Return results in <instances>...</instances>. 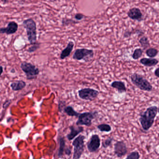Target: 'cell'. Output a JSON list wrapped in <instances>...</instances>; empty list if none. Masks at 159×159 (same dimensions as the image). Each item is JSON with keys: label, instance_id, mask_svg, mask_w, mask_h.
<instances>
[{"label": "cell", "instance_id": "25", "mask_svg": "<svg viewBox=\"0 0 159 159\" xmlns=\"http://www.w3.org/2000/svg\"><path fill=\"white\" fill-rule=\"evenodd\" d=\"M140 155L137 151L132 152L127 155L125 159H139Z\"/></svg>", "mask_w": 159, "mask_h": 159}, {"label": "cell", "instance_id": "4", "mask_svg": "<svg viewBox=\"0 0 159 159\" xmlns=\"http://www.w3.org/2000/svg\"><path fill=\"white\" fill-rule=\"evenodd\" d=\"M22 71L25 74L28 80L36 79L39 74L40 70L35 65L29 62H23L20 65Z\"/></svg>", "mask_w": 159, "mask_h": 159}, {"label": "cell", "instance_id": "19", "mask_svg": "<svg viewBox=\"0 0 159 159\" xmlns=\"http://www.w3.org/2000/svg\"><path fill=\"white\" fill-rule=\"evenodd\" d=\"M139 42L140 43L141 47L143 48L144 50H146L150 46L149 41L148 37L146 36H144L140 38V39L139 41Z\"/></svg>", "mask_w": 159, "mask_h": 159}, {"label": "cell", "instance_id": "11", "mask_svg": "<svg viewBox=\"0 0 159 159\" xmlns=\"http://www.w3.org/2000/svg\"><path fill=\"white\" fill-rule=\"evenodd\" d=\"M128 17L134 21L141 22L143 20V14L141 12L140 9L136 7L131 8L127 12Z\"/></svg>", "mask_w": 159, "mask_h": 159}, {"label": "cell", "instance_id": "3", "mask_svg": "<svg viewBox=\"0 0 159 159\" xmlns=\"http://www.w3.org/2000/svg\"><path fill=\"white\" fill-rule=\"evenodd\" d=\"M130 78L132 83L140 90L146 92L152 91V86L150 83L140 74L133 73Z\"/></svg>", "mask_w": 159, "mask_h": 159}, {"label": "cell", "instance_id": "23", "mask_svg": "<svg viewBox=\"0 0 159 159\" xmlns=\"http://www.w3.org/2000/svg\"><path fill=\"white\" fill-rule=\"evenodd\" d=\"M143 53V50L141 48H137L134 51L133 55H132V58L134 60H138L140 57H141Z\"/></svg>", "mask_w": 159, "mask_h": 159}, {"label": "cell", "instance_id": "18", "mask_svg": "<svg viewBox=\"0 0 159 159\" xmlns=\"http://www.w3.org/2000/svg\"><path fill=\"white\" fill-rule=\"evenodd\" d=\"M63 111L67 115L69 116H71V117L75 116V117H78L80 114V113L75 111L73 108L71 106H67V107H65V108L63 110Z\"/></svg>", "mask_w": 159, "mask_h": 159}, {"label": "cell", "instance_id": "37", "mask_svg": "<svg viewBox=\"0 0 159 159\" xmlns=\"http://www.w3.org/2000/svg\"><path fill=\"white\" fill-rule=\"evenodd\" d=\"M107 159H112V158H110V157H108V158H107Z\"/></svg>", "mask_w": 159, "mask_h": 159}, {"label": "cell", "instance_id": "29", "mask_svg": "<svg viewBox=\"0 0 159 159\" xmlns=\"http://www.w3.org/2000/svg\"><path fill=\"white\" fill-rule=\"evenodd\" d=\"M11 99L6 100V101L4 102V103H3L2 107H3V108L4 109L6 110V109L9 107V106L11 105Z\"/></svg>", "mask_w": 159, "mask_h": 159}, {"label": "cell", "instance_id": "38", "mask_svg": "<svg viewBox=\"0 0 159 159\" xmlns=\"http://www.w3.org/2000/svg\"><path fill=\"white\" fill-rule=\"evenodd\" d=\"M158 113H159V107H158Z\"/></svg>", "mask_w": 159, "mask_h": 159}, {"label": "cell", "instance_id": "14", "mask_svg": "<svg viewBox=\"0 0 159 159\" xmlns=\"http://www.w3.org/2000/svg\"><path fill=\"white\" fill-rule=\"evenodd\" d=\"M70 133L67 135V138L69 140H72L75 137L84 131V128L82 126L75 127L72 125L70 127Z\"/></svg>", "mask_w": 159, "mask_h": 159}, {"label": "cell", "instance_id": "6", "mask_svg": "<svg viewBox=\"0 0 159 159\" xmlns=\"http://www.w3.org/2000/svg\"><path fill=\"white\" fill-rule=\"evenodd\" d=\"M85 137L84 136L80 135L76 138L72 142V145L74 147L73 159H80L84 151V142Z\"/></svg>", "mask_w": 159, "mask_h": 159}, {"label": "cell", "instance_id": "35", "mask_svg": "<svg viewBox=\"0 0 159 159\" xmlns=\"http://www.w3.org/2000/svg\"><path fill=\"white\" fill-rule=\"evenodd\" d=\"M15 70L14 69H12L11 70V73H15Z\"/></svg>", "mask_w": 159, "mask_h": 159}, {"label": "cell", "instance_id": "2", "mask_svg": "<svg viewBox=\"0 0 159 159\" xmlns=\"http://www.w3.org/2000/svg\"><path fill=\"white\" fill-rule=\"evenodd\" d=\"M24 27L26 30L28 40L31 44L37 43V28L36 22L32 18L24 20L23 23Z\"/></svg>", "mask_w": 159, "mask_h": 159}, {"label": "cell", "instance_id": "26", "mask_svg": "<svg viewBox=\"0 0 159 159\" xmlns=\"http://www.w3.org/2000/svg\"><path fill=\"white\" fill-rule=\"evenodd\" d=\"M79 23V22L77 21H74L72 19H65L63 18L62 20V24L63 26L69 25L70 24H77Z\"/></svg>", "mask_w": 159, "mask_h": 159}, {"label": "cell", "instance_id": "13", "mask_svg": "<svg viewBox=\"0 0 159 159\" xmlns=\"http://www.w3.org/2000/svg\"><path fill=\"white\" fill-rule=\"evenodd\" d=\"M74 46V42L72 41H70L68 43L66 47L61 52L60 56V59L63 60V59L68 57L73 51Z\"/></svg>", "mask_w": 159, "mask_h": 159}, {"label": "cell", "instance_id": "32", "mask_svg": "<svg viewBox=\"0 0 159 159\" xmlns=\"http://www.w3.org/2000/svg\"><path fill=\"white\" fill-rule=\"evenodd\" d=\"M135 33L137 35L138 37H141V36L144 35V31L141 30L139 29L136 30L135 31Z\"/></svg>", "mask_w": 159, "mask_h": 159}, {"label": "cell", "instance_id": "22", "mask_svg": "<svg viewBox=\"0 0 159 159\" xmlns=\"http://www.w3.org/2000/svg\"><path fill=\"white\" fill-rule=\"evenodd\" d=\"M159 51L154 48H150L146 51V54L147 56L150 58H153L158 55Z\"/></svg>", "mask_w": 159, "mask_h": 159}, {"label": "cell", "instance_id": "34", "mask_svg": "<svg viewBox=\"0 0 159 159\" xmlns=\"http://www.w3.org/2000/svg\"><path fill=\"white\" fill-rule=\"evenodd\" d=\"M65 152H66V154H67L68 155H70L71 153V150L70 149L67 148L66 149V151H65Z\"/></svg>", "mask_w": 159, "mask_h": 159}, {"label": "cell", "instance_id": "9", "mask_svg": "<svg viewBox=\"0 0 159 159\" xmlns=\"http://www.w3.org/2000/svg\"><path fill=\"white\" fill-rule=\"evenodd\" d=\"M128 152V148L124 141H118L114 144V154L118 158H120L125 156Z\"/></svg>", "mask_w": 159, "mask_h": 159}, {"label": "cell", "instance_id": "30", "mask_svg": "<svg viewBox=\"0 0 159 159\" xmlns=\"http://www.w3.org/2000/svg\"><path fill=\"white\" fill-rule=\"evenodd\" d=\"M132 34H133V32L132 31H130L129 30H126L124 33L123 37L125 39H127L130 38L132 36Z\"/></svg>", "mask_w": 159, "mask_h": 159}, {"label": "cell", "instance_id": "1", "mask_svg": "<svg viewBox=\"0 0 159 159\" xmlns=\"http://www.w3.org/2000/svg\"><path fill=\"white\" fill-rule=\"evenodd\" d=\"M158 111V107L153 106L149 107L139 114V122L144 131H148L152 126Z\"/></svg>", "mask_w": 159, "mask_h": 159}, {"label": "cell", "instance_id": "33", "mask_svg": "<svg viewBox=\"0 0 159 159\" xmlns=\"http://www.w3.org/2000/svg\"><path fill=\"white\" fill-rule=\"evenodd\" d=\"M154 74L156 77L159 78V67L154 70Z\"/></svg>", "mask_w": 159, "mask_h": 159}, {"label": "cell", "instance_id": "7", "mask_svg": "<svg viewBox=\"0 0 159 159\" xmlns=\"http://www.w3.org/2000/svg\"><path fill=\"white\" fill-rule=\"evenodd\" d=\"M98 112L97 111L93 112H85L80 113L78 120L76 122L77 125H84L89 126L92 125V120L95 118Z\"/></svg>", "mask_w": 159, "mask_h": 159}, {"label": "cell", "instance_id": "17", "mask_svg": "<svg viewBox=\"0 0 159 159\" xmlns=\"http://www.w3.org/2000/svg\"><path fill=\"white\" fill-rule=\"evenodd\" d=\"M26 86L25 82L23 80H18L13 82L10 84L12 90L14 91H18L23 90Z\"/></svg>", "mask_w": 159, "mask_h": 159}, {"label": "cell", "instance_id": "31", "mask_svg": "<svg viewBox=\"0 0 159 159\" xmlns=\"http://www.w3.org/2000/svg\"><path fill=\"white\" fill-rule=\"evenodd\" d=\"M66 102L64 101H60L59 102V105H58V108H59V110L60 111H62V108H63V110L66 107Z\"/></svg>", "mask_w": 159, "mask_h": 159}, {"label": "cell", "instance_id": "12", "mask_svg": "<svg viewBox=\"0 0 159 159\" xmlns=\"http://www.w3.org/2000/svg\"><path fill=\"white\" fill-rule=\"evenodd\" d=\"M18 24L15 21H11L8 23L6 28L2 27L0 29L2 34H6L10 35L15 34L18 30Z\"/></svg>", "mask_w": 159, "mask_h": 159}, {"label": "cell", "instance_id": "5", "mask_svg": "<svg viewBox=\"0 0 159 159\" xmlns=\"http://www.w3.org/2000/svg\"><path fill=\"white\" fill-rule=\"evenodd\" d=\"M94 56V52L91 49H78L75 51L73 54L72 58L74 60L84 61L85 62H90L93 59Z\"/></svg>", "mask_w": 159, "mask_h": 159}, {"label": "cell", "instance_id": "24", "mask_svg": "<svg viewBox=\"0 0 159 159\" xmlns=\"http://www.w3.org/2000/svg\"><path fill=\"white\" fill-rule=\"evenodd\" d=\"M114 138L112 137H109L102 142V147L104 148H107L112 145Z\"/></svg>", "mask_w": 159, "mask_h": 159}, {"label": "cell", "instance_id": "21", "mask_svg": "<svg viewBox=\"0 0 159 159\" xmlns=\"http://www.w3.org/2000/svg\"><path fill=\"white\" fill-rule=\"evenodd\" d=\"M98 129L102 132L109 133L111 131V126L110 125L107 124H101L97 126Z\"/></svg>", "mask_w": 159, "mask_h": 159}, {"label": "cell", "instance_id": "10", "mask_svg": "<svg viewBox=\"0 0 159 159\" xmlns=\"http://www.w3.org/2000/svg\"><path fill=\"white\" fill-rule=\"evenodd\" d=\"M101 145V140L99 136L97 134L93 135L87 143V148L90 152H96Z\"/></svg>", "mask_w": 159, "mask_h": 159}, {"label": "cell", "instance_id": "27", "mask_svg": "<svg viewBox=\"0 0 159 159\" xmlns=\"http://www.w3.org/2000/svg\"><path fill=\"white\" fill-rule=\"evenodd\" d=\"M39 47V43H35V44H33L31 47H30V48L28 49L27 51L29 53H33L34 52H36Z\"/></svg>", "mask_w": 159, "mask_h": 159}, {"label": "cell", "instance_id": "36", "mask_svg": "<svg viewBox=\"0 0 159 159\" xmlns=\"http://www.w3.org/2000/svg\"><path fill=\"white\" fill-rule=\"evenodd\" d=\"M1 70H2L1 75H2V73H3V67H2V66H1Z\"/></svg>", "mask_w": 159, "mask_h": 159}, {"label": "cell", "instance_id": "16", "mask_svg": "<svg viewBox=\"0 0 159 159\" xmlns=\"http://www.w3.org/2000/svg\"><path fill=\"white\" fill-rule=\"evenodd\" d=\"M140 64L146 67H153L159 63L157 59L152 58H142L140 60Z\"/></svg>", "mask_w": 159, "mask_h": 159}, {"label": "cell", "instance_id": "8", "mask_svg": "<svg viewBox=\"0 0 159 159\" xmlns=\"http://www.w3.org/2000/svg\"><path fill=\"white\" fill-rule=\"evenodd\" d=\"M78 94L79 97L82 99L93 101L98 97L99 92L93 88H85L79 90Z\"/></svg>", "mask_w": 159, "mask_h": 159}, {"label": "cell", "instance_id": "20", "mask_svg": "<svg viewBox=\"0 0 159 159\" xmlns=\"http://www.w3.org/2000/svg\"><path fill=\"white\" fill-rule=\"evenodd\" d=\"M59 148L58 150V156L59 158L62 157L64 153V150L66 148V141L64 138L60 137L59 139Z\"/></svg>", "mask_w": 159, "mask_h": 159}, {"label": "cell", "instance_id": "28", "mask_svg": "<svg viewBox=\"0 0 159 159\" xmlns=\"http://www.w3.org/2000/svg\"><path fill=\"white\" fill-rule=\"evenodd\" d=\"M85 17L84 15L82 14L77 13L75 15V19L77 21H81Z\"/></svg>", "mask_w": 159, "mask_h": 159}, {"label": "cell", "instance_id": "15", "mask_svg": "<svg viewBox=\"0 0 159 159\" xmlns=\"http://www.w3.org/2000/svg\"><path fill=\"white\" fill-rule=\"evenodd\" d=\"M111 86L114 89H117L119 93H126L127 91L125 84L121 81H114L111 84Z\"/></svg>", "mask_w": 159, "mask_h": 159}]
</instances>
